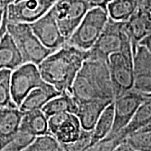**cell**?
Segmentation results:
<instances>
[{
	"mask_svg": "<svg viewBox=\"0 0 151 151\" xmlns=\"http://www.w3.org/2000/svg\"><path fill=\"white\" fill-rule=\"evenodd\" d=\"M86 59V50L65 42L37 65L44 81L59 92L70 93L76 76Z\"/></svg>",
	"mask_w": 151,
	"mask_h": 151,
	"instance_id": "6da1fadb",
	"label": "cell"
},
{
	"mask_svg": "<svg viewBox=\"0 0 151 151\" xmlns=\"http://www.w3.org/2000/svg\"><path fill=\"white\" fill-rule=\"evenodd\" d=\"M70 94L76 100H114L108 61L86 59L72 83Z\"/></svg>",
	"mask_w": 151,
	"mask_h": 151,
	"instance_id": "7a4b0ae2",
	"label": "cell"
},
{
	"mask_svg": "<svg viewBox=\"0 0 151 151\" xmlns=\"http://www.w3.org/2000/svg\"><path fill=\"white\" fill-rule=\"evenodd\" d=\"M7 32L19 50L24 63L39 65L54 50L45 47L34 34L29 24L7 22Z\"/></svg>",
	"mask_w": 151,
	"mask_h": 151,
	"instance_id": "3957f363",
	"label": "cell"
},
{
	"mask_svg": "<svg viewBox=\"0 0 151 151\" xmlns=\"http://www.w3.org/2000/svg\"><path fill=\"white\" fill-rule=\"evenodd\" d=\"M108 19L107 9L92 7L86 12L66 43L81 50H88L99 37Z\"/></svg>",
	"mask_w": 151,
	"mask_h": 151,
	"instance_id": "277c9868",
	"label": "cell"
},
{
	"mask_svg": "<svg viewBox=\"0 0 151 151\" xmlns=\"http://www.w3.org/2000/svg\"><path fill=\"white\" fill-rule=\"evenodd\" d=\"M130 42L131 40L125 29L124 22L116 21L109 18L96 42L86 50V59L108 61L110 55L120 51L124 45Z\"/></svg>",
	"mask_w": 151,
	"mask_h": 151,
	"instance_id": "5b68a950",
	"label": "cell"
},
{
	"mask_svg": "<svg viewBox=\"0 0 151 151\" xmlns=\"http://www.w3.org/2000/svg\"><path fill=\"white\" fill-rule=\"evenodd\" d=\"M91 8L90 0H56L50 11L67 40Z\"/></svg>",
	"mask_w": 151,
	"mask_h": 151,
	"instance_id": "8992f818",
	"label": "cell"
},
{
	"mask_svg": "<svg viewBox=\"0 0 151 151\" xmlns=\"http://www.w3.org/2000/svg\"><path fill=\"white\" fill-rule=\"evenodd\" d=\"M108 66L114 99L133 89L134 80L133 53L119 51L110 55Z\"/></svg>",
	"mask_w": 151,
	"mask_h": 151,
	"instance_id": "52a82bcc",
	"label": "cell"
},
{
	"mask_svg": "<svg viewBox=\"0 0 151 151\" xmlns=\"http://www.w3.org/2000/svg\"><path fill=\"white\" fill-rule=\"evenodd\" d=\"M44 82L45 81L41 77L37 65L29 62L23 63L11 72V95L13 102L19 108L29 92L41 86Z\"/></svg>",
	"mask_w": 151,
	"mask_h": 151,
	"instance_id": "ba28073f",
	"label": "cell"
},
{
	"mask_svg": "<svg viewBox=\"0 0 151 151\" xmlns=\"http://www.w3.org/2000/svg\"><path fill=\"white\" fill-rule=\"evenodd\" d=\"M146 97V95L132 89L123 94L122 96L115 98L113 100L114 119L113 128L108 136L102 140H111L118 134L129 123L136 110L141 103L145 101Z\"/></svg>",
	"mask_w": 151,
	"mask_h": 151,
	"instance_id": "9c48e42d",
	"label": "cell"
},
{
	"mask_svg": "<svg viewBox=\"0 0 151 151\" xmlns=\"http://www.w3.org/2000/svg\"><path fill=\"white\" fill-rule=\"evenodd\" d=\"M151 122V94L147 95L145 101L132 117L129 123L111 140L99 141L89 149V150H115L120 142L131 134L140 131Z\"/></svg>",
	"mask_w": 151,
	"mask_h": 151,
	"instance_id": "30bf717a",
	"label": "cell"
},
{
	"mask_svg": "<svg viewBox=\"0 0 151 151\" xmlns=\"http://www.w3.org/2000/svg\"><path fill=\"white\" fill-rule=\"evenodd\" d=\"M56 0H19L6 8L9 22L31 24L46 14Z\"/></svg>",
	"mask_w": 151,
	"mask_h": 151,
	"instance_id": "8fae6325",
	"label": "cell"
},
{
	"mask_svg": "<svg viewBox=\"0 0 151 151\" xmlns=\"http://www.w3.org/2000/svg\"><path fill=\"white\" fill-rule=\"evenodd\" d=\"M81 130V123L74 113H60L48 118V133L61 145L76 140Z\"/></svg>",
	"mask_w": 151,
	"mask_h": 151,
	"instance_id": "7c38bea8",
	"label": "cell"
},
{
	"mask_svg": "<svg viewBox=\"0 0 151 151\" xmlns=\"http://www.w3.org/2000/svg\"><path fill=\"white\" fill-rule=\"evenodd\" d=\"M29 25L36 37L47 48L56 50L66 42L50 9L41 18L29 24Z\"/></svg>",
	"mask_w": 151,
	"mask_h": 151,
	"instance_id": "4fadbf2b",
	"label": "cell"
},
{
	"mask_svg": "<svg viewBox=\"0 0 151 151\" xmlns=\"http://www.w3.org/2000/svg\"><path fill=\"white\" fill-rule=\"evenodd\" d=\"M133 89L144 94H151V52L142 45H138L133 54Z\"/></svg>",
	"mask_w": 151,
	"mask_h": 151,
	"instance_id": "5bb4252c",
	"label": "cell"
},
{
	"mask_svg": "<svg viewBox=\"0 0 151 151\" xmlns=\"http://www.w3.org/2000/svg\"><path fill=\"white\" fill-rule=\"evenodd\" d=\"M76 102L77 108L75 114L81 123V128L86 130H92L104 108L112 103L113 100L90 99L76 100Z\"/></svg>",
	"mask_w": 151,
	"mask_h": 151,
	"instance_id": "9a60e30c",
	"label": "cell"
},
{
	"mask_svg": "<svg viewBox=\"0 0 151 151\" xmlns=\"http://www.w3.org/2000/svg\"><path fill=\"white\" fill-rule=\"evenodd\" d=\"M124 24L131 40L134 54L139 41L151 32V17L139 4L134 14L127 21L124 22Z\"/></svg>",
	"mask_w": 151,
	"mask_h": 151,
	"instance_id": "2e32d148",
	"label": "cell"
},
{
	"mask_svg": "<svg viewBox=\"0 0 151 151\" xmlns=\"http://www.w3.org/2000/svg\"><path fill=\"white\" fill-rule=\"evenodd\" d=\"M23 112L17 107H0V150H3L19 129Z\"/></svg>",
	"mask_w": 151,
	"mask_h": 151,
	"instance_id": "e0dca14e",
	"label": "cell"
},
{
	"mask_svg": "<svg viewBox=\"0 0 151 151\" xmlns=\"http://www.w3.org/2000/svg\"><path fill=\"white\" fill-rule=\"evenodd\" d=\"M62 92L56 90L54 86L45 81L41 86L32 89L19 105V110L24 113L35 109H41L51 98Z\"/></svg>",
	"mask_w": 151,
	"mask_h": 151,
	"instance_id": "ac0fdd59",
	"label": "cell"
},
{
	"mask_svg": "<svg viewBox=\"0 0 151 151\" xmlns=\"http://www.w3.org/2000/svg\"><path fill=\"white\" fill-rule=\"evenodd\" d=\"M23 63L19 50L10 35L6 32L0 40V70H14Z\"/></svg>",
	"mask_w": 151,
	"mask_h": 151,
	"instance_id": "d6986e66",
	"label": "cell"
},
{
	"mask_svg": "<svg viewBox=\"0 0 151 151\" xmlns=\"http://www.w3.org/2000/svg\"><path fill=\"white\" fill-rule=\"evenodd\" d=\"M19 129L35 135L48 133V118L41 109L23 113Z\"/></svg>",
	"mask_w": 151,
	"mask_h": 151,
	"instance_id": "ffe728a7",
	"label": "cell"
},
{
	"mask_svg": "<svg viewBox=\"0 0 151 151\" xmlns=\"http://www.w3.org/2000/svg\"><path fill=\"white\" fill-rule=\"evenodd\" d=\"M76 108V102L70 92H62L48 101L44 105L41 110L45 116L49 118L60 113H70L75 114Z\"/></svg>",
	"mask_w": 151,
	"mask_h": 151,
	"instance_id": "44dd1931",
	"label": "cell"
},
{
	"mask_svg": "<svg viewBox=\"0 0 151 151\" xmlns=\"http://www.w3.org/2000/svg\"><path fill=\"white\" fill-rule=\"evenodd\" d=\"M113 119H114V106L113 101L110 104H108L104 108L103 113H101L100 117L97 119L92 133V140L90 148H92L97 142L106 138L110 133L113 128ZM88 149V150H89Z\"/></svg>",
	"mask_w": 151,
	"mask_h": 151,
	"instance_id": "7402d4cb",
	"label": "cell"
},
{
	"mask_svg": "<svg viewBox=\"0 0 151 151\" xmlns=\"http://www.w3.org/2000/svg\"><path fill=\"white\" fill-rule=\"evenodd\" d=\"M139 4L138 0H112L106 9L110 19L125 22L134 14Z\"/></svg>",
	"mask_w": 151,
	"mask_h": 151,
	"instance_id": "603a6c76",
	"label": "cell"
},
{
	"mask_svg": "<svg viewBox=\"0 0 151 151\" xmlns=\"http://www.w3.org/2000/svg\"><path fill=\"white\" fill-rule=\"evenodd\" d=\"M25 151H63L58 140L50 133L35 136Z\"/></svg>",
	"mask_w": 151,
	"mask_h": 151,
	"instance_id": "cb8c5ba5",
	"label": "cell"
},
{
	"mask_svg": "<svg viewBox=\"0 0 151 151\" xmlns=\"http://www.w3.org/2000/svg\"><path fill=\"white\" fill-rule=\"evenodd\" d=\"M11 72L9 69L0 70V107H17L11 95Z\"/></svg>",
	"mask_w": 151,
	"mask_h": 151,
	"instance_id": "d4e9b609",
	"label": "cell"
},
{
	"mask_svg": "<svg viewBox=\"0 0 151 151\" xmlns=\"http://www.w3.org/2000/svg\"><path fill=\"white\" fill-rule=\"evenodd\" d=\"M35 135L29 133L27 131L19 129L14 138L4 148L3 150L5 151H21L27 149L29 145L35 139Z\"/></svg>",
	"mask_w": 151,
	"mask_h": 151,
	"instance_id": "484cf974",
	"label": "cell"
},
{
	"mask_svg": "<svg viewBox=\"0 0 151 151\" xmlns=\"http://www.w3.org/2000/svg\"><path fill=\"white\" fill-rule=\"evenodd\" d=\"M125 139L129 144L133 151L151 150V131L137 132Z\"/></svg>",
	"mask_w": 151,
	"mask_h": 151,
	"instance_id": "4316f807",
	"label": "cell"
},
{
	"mask_svg": "<svg viewBox=\"0 0 151 151\" xmlns=\"http://www.w3.org/2000/svg\"><path fill=\"white\" fill-rule=\"evenodd\" d=\"M92 130H86L82 129L81 134L76 140L70 144L61 145L63 148V151L88 150L92 140Z\"/></svg>",
	"mask_w": 151,
	"mask_h": 151,
	"instance_id": "83f0119b",
	"label": "cell"
},
{
	"mask_svg": "<svg viewBox=\"0 0 151 151\" xmlns=\"http://www.w3.org/2000/svg\"><path fill=\"white\" fill-rule=\"evenodd\" d=\"M112 0H90V4L92 7H101L106 9L107 5Z\"/></svg>",
	"mask_w": 151,
	"mask_h": 151,
	"instance_id": "f1b7e54d",
	"label": "cell"
},
{
	"mask_svg": "<svg viewBox=\"0 0 151 151\" xmlns=\"http://www.w3.org/2000/svg\"><path fill=\"white\" fill-rule=\"evenodd\" d=\"M139 44L144 45L146 49H148L151 52V32L150 34H148L145 37L143 38Z\"/></svg>",
	"mask_w": 151,
	"mask_h": 151,
	"instance_id": "f546056e",
	"label": "cell"
},
{
	"mask_svg": "<svg viewBox=\"0 0 151 151\" xmlns=\"http://www.w3.org/2000/svg\"><path fill=\"white\" fill-rule=\"evenodd\" d=\"M140 5L149 13L151 17V0H143Z\"/></svg>",
	"mask_w": 151,
	"mask_h": 151,
	"instance_id": "4dcf8cb0",
	"label": "cell"
},
{
	"mask_svg": "<svg viewBox=\"0 0 151 151\" xmlns=\"http://www.w3.org/2000/svg\"><path fill=\"white\" fill-rule=\"evenodd\" d=\"M18 0H0V7L2 9H4V8H7L9 4H14Z\"/></svg>",
	"mask_w": 151,
	"mask_h": 151,
	"instance_id": "1f68e13d",
	"label": "cell"
},
{
	"mask_svg": "<svg viewBox=\"0 0 151 151\" xmlns=\"http://www.w3.org/2000/svg\"><path fill=\"white\" fill-rule=\"evenodd\" d=\"M3 14H4V9H0V25L2 23V19H3Z\"/></svg>",
	"mask_w": 151,
	"mask_h": 151,
	"instance_id": "d6a6232c",
	"label": "cell"
},
{
	"mask_svg": "<svg viewBox=\"0 0 151 151\" xmlns=\"http://www.w3.org/2000/svg\"><path fill=\"white\" fill-rule=\"evenodd\" d=\"M138 1H139V4H141V3H142V1H143V0H138Z\"/></svg>",
	"mask_w": 151,
	"mask_h": 151,
	"instance_id": "836d02e7",
	"label": "cell"
},
{
	"mask_svg": "<svg viewBox=\"0 0 151 151\" xmlns=\"http://www.w3.org/2000/svg\"><path fill=\"white\" fill-rule=\"evenodd\" d=\"M0 9H2V8H1V7H0Z\"/></svg>",
	"mask_w": 151,
	"mask_h": 151,
	"instance_id": "e575fe53",
	"label": "cell"
},
{
	"mask_svg": "<svg viewBox=\"0 0 151 151\" xmlns=\"http://www.w3.org/2000/svg\"><path fill=\"white\" fill-rule=\"evenodd\" d=\"M18 1H19V0H18Z\"/></svg>",
	"mask_w": 151,
	"mask_h": 151,
	"instance_id": "d590c367",
	"label": "cell"
}]
</instances>
